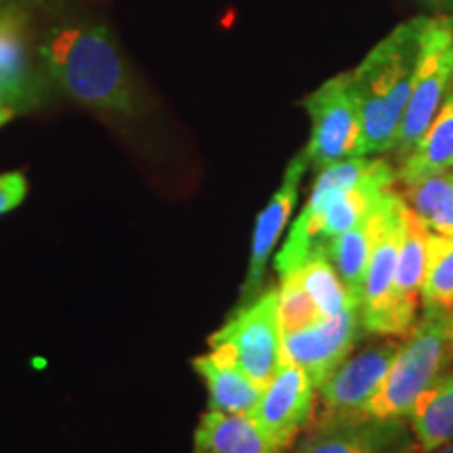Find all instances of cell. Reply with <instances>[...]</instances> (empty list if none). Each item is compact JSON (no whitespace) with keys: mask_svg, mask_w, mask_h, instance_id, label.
<instances>
[{"mask_svg":"<svg viewBox=\"0 0 453 453\" xmlns=\"http://www.w3.org/2000/svg\"><path fill=\"white\" fill-rule=\"evenodd\" d=\"M395 185L396 170L382 157H350L319 170L303 212L277 252V273H288L313 252L324 250L327 242L367 217Z\"/></svg>","mask_w":453,"mask_h":453,"instance_id":"6da1fadb","label":"cell"},{"mask_svg":"<svg viewBox=\"0 0 453 453\" xmlns=\"http://www.w3.org/2000/svg\"><path fill=\"white\" fill-rule=\"evenodd\" d=\"M44 76L73 101L105 113L133 111V84L110 32L93 21H61L38 42Z\"/></svg>","mask_w":453,"mask_h":453,"instance_id":"7a4b0ae2","label":"cell"},{"mask_svg":"<svg viewBox=\"0 0 453 453\" xmlns=\"http://www.w3.org/2000/svg\"><path fill=\"white\" fill-rule=\"evenodd\" d=\"M426 19L413 17L396 26L350 72L361 118L359 157L395 151L420 59Z\"/></svg>","mask_w":453,"mask_h":453,"instance_id":"3957f363","label":"cell"},{"mask_svg":"<svg viewBox=\"0 0 453 453\" xmlns=\"http://www.w3.org/2000/svg\"><path fill=\"white\" fill-rule=\"evenodd\" d=\"M451 313L422 311L410 336L399 344L380 388L365 407L367 418H407L418 396L437 387L445 376L451 357L449 326Z\"/></svg>","mask_w":453,"mask_h":453,"instance_id":"277c9868","label":"cell"},{"mask_svg":"<svg viewBox=\"0 0 453 453\" xmlns=\"http://www.w3.org/2000/svg\"><path fill=\"white\" fill-rule=\"evenodd\" d=\"M208 344L212 353L235 364L260 388L267 387L281 361L280 288H269L240 304Z\"/></svg>","mask_w":453,"mask_h":453,"instance_id":"5b68a950","label":"cell"},{"mask_svg":"<svg viewBox=\"0 0 453 453\" xmlns=\"http://www.w3.org/2000/svg\"><path fill=\"white\" fill-rule=\"evenodd\" d=\"M453 78V19L428 17L422 32V49L413 73L411 95L399 128L395 154L399 160L410 154L424 130L437 116Z\"/></svg>","mask_w":453,"mask_h":453,"instance_id":"8992f818","label":"cell"},{"mask_svg":"<svg viewBox=\"0 0 453 453\" xmlns=\"http://www.w3.org/2000/svg\"><path fill=\"white\" fill-rule=\"evenodd\" d=\"M311 137L304 147L309 166L317 173L332 164L359 157L361 118L350 72L338 73L304 99Z\"/></svg>","mask_w":453,"mask_h":453,"instance_id":"52a82bcc","label":"cell"},{"mask_svg":"<svg viewBox=\"0 0 453 453\" xmlns=\"http://www.w3.org/2000/svg\"><path fill=\"white\" fill-rule=\"evenodd\" d=\"M399 342L382 340L372 344L340 364L332 376L317 388L321 410L313 416L311 424H327L340 420L364 418L365 407L380 388L382 378L387 376L393 364Z\"/></svg>","mask_w":453,"mask_h":453,"instance_id":"ba28073f","label":"cell"},{"mask_svg":"<svg viewBox=\"0 0 453 453\" xmlns=\"http://www.w3.org/2000/svg\"><path fill=\"white\" fill-rule=\"evenodd\" d=\"M430 231L405 203L403 237L399 246L393 290L384 307L380 319L372 334L396 338L410 334L418 321L422 307V286L426 275Z\"/></svg>","mask_w":453,"mask_h":453,"instance_id":"9c48e42d","label":"cell"},{"mask_svg":"<svg viewBox=\"0 0 453 453\" xmlns=\"http://www.w3.org/2000/svg\"><path fill=\"white\" fill-rule=\"evenodd\" d=\"M361 330V307H350L334 317H324L304 330L281 334V361L300 367L315 388H319L353 353Z\"/></svg>","mask_w":453,"mask_h":453,"instance_id":"30bf717a","label":"cell"},{"mask_svg":"<svg viewBox=\"0 0 453 453\" xmlns=\"http://www.w3.org/2000/svg\"><path fill=\"white\" fill-rule=\"evenodd\" d=\"M315 399L317 388L307 373L288 361H280L273 378L260 390L252 418L277 447L288 451L313 422Z\"/></svg>","mask_w":453,"mask_h":453,"instance_id":"8fae6325","label":"cell"},{"mask_svg":"<svg viewBox=\"0 0 453 453\" xmlns=\"http://www.w3.org/2000/svg\"><path fill=\"white\" fill-rule=\"evenodd\" d=\"M292 453H420L407 418H353L311 424Z\"/></svg>","mask_w":453,"mask_h":453,"instance_id":"7c38bea8","label":"cell"},{"mask_svg":"<svg viewBox=\"0 0 453 453\" xmlns=\"http://www.w3.org/2000/svg\"><path fill=\"white\" fill-rule=\"evenodd\" d=\"M309 168V157L303 151L288 162L286 173H283L281 185L271 197L263 212L258 214L257 225L252 234V248H250V263H248L246 281L242 288V304L257 296L265 280L269 258L273 254L277 242L281 240V234L286 231L288 220H290L294 208H296L300 197V185L303 177Z\"/></svg>","mask_w":453,"mask_h":453,"instance_id":"4fadbf2b","label":"cell"},{"mask_svg":"<svg viewBox=\"0 0 453 453\" xmlns=\"http://www.w3.org/2000/svg\"><path fill=\"white\" fill-rule=\"evenodd\" d=\"M41 59L32 55L26 17L15 7L0 11V81L7 88L13 110H27L44 95Z\"/></svg>","mask_w":453,"mask_h":453,"instance_id":"5bb4252c","label":"cell"},{"mask_svg":"<svg viewBox=\"0 0 453 453\" xmlns=\"http://www.w3.org/2000/svg\"><path fill=\"white\" fill-rule=\"evenodd\" d=\"M401 200H403V196L396 194L395 189L388 191L367 217L361 219L355 226H350L349 231L334 237L324 248L327 258L332 260L334 269H336L338 277L342 280L344 288H347V292L359 304L372 252L376 248L378 240H380V234L388 217L399 206Z\"/></svg>","mask_w":453,"mask_h":453,"instance_id":"9a60e30c","label":"cell"},{"mask_svg":"<svg viewBox=\"0 0 453 453\" xmlns=\"http://www.w3.org/2000/svg\"><path fill=\"white\" fill-rule=\"evenodd\" d=\"M403 212L405 200L390 214L384 225L380 240L373 248L370 265L365 271L364 292H361V326L365 332H373L378 319H380L384 307H387L390 290H393L396 260H399V246L403 237Z\"/></svg>","mask_w":453,"mask_h":453,"instance_id":"2e32d148","label":"cell"},{"mask_svg":"<svg viewBox=\"0 0 453 453\" xmlns=\"http://www.w3.org/2000/svg\"><path fill=\"white\" fill-rule=\"evenodd\" d=\"M194 453H286L260 428L252 413L208 410L194 434Z\"/></svg>","mask_w":453,"mask_h":453,"instance_id":"e0dca14e","label":"cell"},{"mask_svg":"<svg viewBox=\"0 0 453 453\" xmlns=\"http://www.w3.org/2000/svg\"><path fill=\"white\" fill-rule=\"evenodd\" d=\"M453 168V78L437 116L424 130L413 150L401 160L396 180L401 185L416 183L430 174Z\"/></svg>","mask_w":453,"mask_h":453,"instance_id":"ac0fdd59","label":"cell"},{"mask_svg":"<svg viewBox=\"0 0 453 453\" xmlns=\"http://www.w3.org/2000/svg\"><path fill=\"white\" fill-rule=\"evenodd\" d=\"M194 370L208 388V407L225 413H252L260 399V388L240 367L217 353L194 359Z\"/></svg>","mask_w":453,"mask_h":453,"instance_id":"d6986e66","label":"cell"},{"mask_svg":"<svg viewBox=\"0 0 453 453\" xmlns=\"http://www.w3.org/2000/svg\"><path fill=\"white\" fill-rule=\"evenodd\" d=\"M403 187L405 203L430 234L453 237V168Z\"/></svg>","mask_w":453,"mask_h":453,"instance_id":"ffe728a7","label":"cell"},{"mask_svg":"<svg viewBox=\"0 0 453 453\" xmlns=\"http://www.w3.org/2000/svg\"><path fill=\"white\" fill-rule=\"evenodd\" d=\"M288 273L309 292V296L313 298V303L324 317H334L350 307H361L347 292L326 250L313 252L296 269L288 271Z\"/></svg>","mask_w":453,"mask_h":453,"instance_id":"44dd1931","label":"cell"},{"mask_svg":"<svg viewBox=\"0 0 453 453\" xmlns=\"http://www.w3.org/2000/svg\"><path fill=\"white\" fill-rule=\"evenodd\" d=\"M410 422L420 453L433 451L453 441V390L433 387L418 396L413 403Z\"/></svg>","mask_w":453,"mask_h":453,"instance_id":"7402d4cb","label":"cell"},{"mask_svg":"<svg viewBox=\"0 0 453 453\" xmlns=\"http://www.w3.org/2000/svg\"><path fill=\"white\" fill-rule=\"evenodd\" d=\"M422 311H453V237L430 234L426 275L422 286Z\"/></svg>","mask_w":453,"mask_h":453,"instance_id":"603a6c76","label":"cell"},{"mask_svg":"<svg viewBox=\"0 0 453 453\" xmlns=\"http://www.w3.org/2000/svg\"><path fill=\"white\" fill-rule=\"evenodd\" d=\"M280 327L281 334H290L315 326L324 319L313 298L290 273L280 275Z\"/></svg>","mask_w":453,"mask_h":453,"instance_id":"cb8c5ba5","label":"cell"},{"mask_svg":"<svg viewBox=\"0 0 453 453\" xmlns=\"http://www.w3.org/2000/svg\"><path fill=\"white\" fill-rule=\"evenodd\" d=\"M27 194V180L21 173L0 174V214L13 211L24 202Z\"/></svg>","mask_w":453,"mask_h":453,"instance_id":"d4e9b609","label":"cell"},{"mask_svg":"<svg viewBox=\"0 0 453 453\" xmlns=\"http://www.w3.org/2000/svg\"><path fill=\"white\" fill-rule=\"evenodd\" d=\"M0 110H13V104H11V97H9L7 88H4L3 81H0Z\"/></svg>","mask_w":453,"mask_h":453,"instance_id":"484cf974","label":"cell"},{"mask_svg":"<svg viewBox=\"0 0 453 453\" xmlns=\"http://www.w3.org/2000/svg\"><path fill=\"white\" fill-rule=\"evenodd\" d=\"M437 387L447 388V390H453V372H447L445 376L437 382Z\"/></svg>","mask_w":453,"mask_h":453,"instance_id":"4316f807","label":"cell"},{"mask_svg":"<svg viewBox=\"0 0 453 453\" xmlns=\"http://www.w3.org/2000/svg\"><path fill=\"white\" fill-rule=\"evenodd\" d=\"M15 116L13 110H0V127H4Z\"/></svg>","mask_w":453,"mask_h":453,"instance_id":"83f0119b","label":"cell"},{"mask_svg":"<svg viewBox=\"0 0 453 453\" xmlns=\"http://www.w3.org/2000/svg\"><path fill=\"white\" fill-rule=\"evenodd\" d=\"M426 453H453V441H451V443H445V445L437 447V449H433V451H426Z\"/></svg>","mask_w":453,"mask_h":453,"instance_id":"f1b7e54d","label":"cell"},{"mask_svg":"<svg viewBox=\"0 0 453 453\" xmlns=\"http://www.w3.org/2000/svg\"><path fill=\"white\" fill-rule=\"evenodd\" d=\"M447 334H449V349L453 357V313L449 315V326H447Z\"/></svg>","mask_w":453,"mask_h":453,"instance_id":"f546056e","label":"cell"},{"mask_svg":"<svg viewBox=\"0 0 453 453\" xmlns=\"http://www.w3.org/2000/svg\"><path fill=\"white\" fill-rule=\"evenodd\" d=\"M17 0H0V11L3 9H9V7H15Z\"/></svg>","mask_w":453,"mask_h":453,"instance_id":"4dcf8cb0","label":"cell"},{"mask_svg":"<svg viewBox=\"0 0 453 453\" xmlns=\"http://www.w3.org/2000/svg\"><path fill=\"white\" fill-rule=\"evenodd\" d=\"M451 313H453V311H451Z\"/></svg>","mask_w":453,"mask_h":453,"instance_id":"1f68e13d","label":"cell"}]
</instances>
